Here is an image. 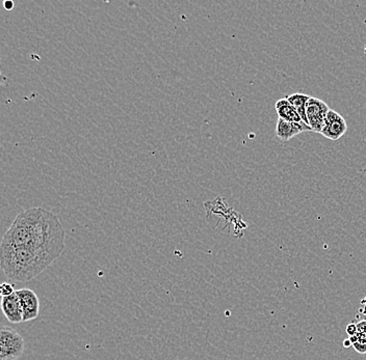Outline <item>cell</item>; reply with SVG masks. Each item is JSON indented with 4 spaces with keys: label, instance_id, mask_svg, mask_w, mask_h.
<instances>
[{
    "label": "cell",
    "instance_id": "277c9868",
    "mask_svg": "<svg viewBox=\"0 0 366 360\" xmlns=\"http://www.w3.org/2000/svg\"><path fill=\"white\" fill-rule=\"evenodd\" d=\"M329 106L318 98L310 97L306 106V116H307L308 125L314 132L322 133L325 126Z\"/></svg>",
    "mask_w": 366,
    "mask_h": 360
},
{
    "label": "cell",
    "instance_id": "8fae6325",
    "mask_svg": "<svg viewBox=\"0 0 366 360\" xmlns=\"http://www.w3.org/2000/svg\"><path fill=\"white\" fill-rule=\"evenodd\" d=\"M349 341H352L354 350L357 353L366 354V335L363 332L358 331L355 335L349 337Z\"/></svg>",
    "mask_w": 366,
    "mask_h": 360
},
{
    "label": "cell",
    "instance_id": "7a4b0ae2",
    "mask_svg": "<svg viewBox=\"0 0 366 360\" xmlns=\"http://www.w3.org/2000/svg\"><path fill=\"white\" fill-rule=\"evenodd\" d=\"M57 260L52 253L32 247L1 249L0 266L11 282H26L42 273Z\"/></svg>",
    "mask_w": 366,
    "mask_h": 360
},
{
    "label": "cell",
    "instance_id": "8992f818",
    "mask_svg": "<svg viewBox=\"0 0 366 360\" xmlns=\"http://www.w3.org/2000/svg\"><path fill=\"white\" fill-rule=\"evenodd\" d=\"M19 298L20 306L23 313V322L34 320L40 313V300L38 295L30 289H20L16 291Z\"/></svg>",
    "mask_w": 366,
    "mask_h": 360
},
{
    "label": "cell",
    "instance_id": "5b68a950",
    "mask_svg": "<svg viewBox=\"0 0 366 360\" xmlns=\"http://www.w3.org/2000/svg\"><path fill=\"white\" fill-rule=\"evenodd\" d=\"M347 124L345 118L335 110H329L325 120V126L321 134L330 140L337 141L347 133Z\"/></svg>",
    "mask_w": 366,
    "mask_h": 360
},
{
    "label": "cell",
    "instance_id": "7c38bea8",
    "mask_svg": "<svg viewBox=\"0 0 366 360\" xmlns=\"http://www.w3.org/2000/svg\"><path fill=\"white\" fill-rule=\"evenodd\" d=\"M15 292L14 286H12L10 282H3V284H1V286H0V293H1L3 297H7V296L12 295V294L15 293Z\"/></svg>",
    "mask_w": 366,
    "mask_h": 360
},
{
    "label": "cell",
    "instance_id": "9a60e30c",
    "mask_svg": "<svg viewBox=\"0 0 366 360\" xmlns=\"http://www.w3.org/2000/svg\"><path fill=\"white\" fill-rule=\"evenodd\" d=\"M343 347L345 348L353 347V345H352V341H349V339H345V341H343Z\"/></svg>",
    "mask_w": 366,
    "mask_h": 360
},
{
    "label": "cell",
    "instance_id": "5bb4252c",
    "mask_svg": "<svg viewBox=\"0 0 366 360\" xmlns=\"http://www.w3.org/2000/svg\"><path fill=\"white\" fill-rule=\"evenodd\" d=\"M357 328L359 332H363L366 335V320H362L358 322Z\"/></svg>",
    "mask_w": 366,
    "mask_h": 360
},
{
    "label": "cell",
    "instance_id": "52a82bcc",
    "mask_svg": "<svg viewBox=\"0 0 366 360\" xmlns=\"http://www.w3.org/2000/svg\"><path fill=\"white\" fill-rule=\"evenodd\" d=\"M1 308L9 322L15 323V324L23 322V313H22L19 298L16 292L7 297H3Z\"/></svg>",
    "mask_w": 366,
    "mask_h": 360
},
{
    "label": "cell",
    "instance_id": "30bf717a",
    "mask_svg": "<svg viewBox=\"0 0 366 360\" xmlns=\"http://www.w3.org/2000/svg\"><path fill=\"white\" fill-rule=\"evenodd\" d=\"M286 99L288 100L290 104L294 106V109L298 112V116L302 118L305 124L308 125L307 116H306V106H307L308 100L310 99L309 95H305V94L296 93L292 95L287 96ZM309 126V125H308Z\"/></svg>",
    "mask_w": 366,
    "mask_h": 360
},
{
    "label": "cell",
    "instance_id": "6da1fadb",
    "mask_svg": "<svg viewBox=\"0 0 366 360\" xmlns=\"http://www.w3.org/2000/svg\"><path fill=\"white\" fill-rule=\"evenodd\" d=\"M65 234L57 215L43 208H30L18 215L3 237L1 249L32 247L59 259L64 251Z\"/></svg>",
    "mask_w": 366,
    "mask_h": 360
},
{
    "label": "cell",
    "instance_id": "ba28073f",
    "mask_svg": "<svg viewBox=\"0 0 366 360\" xmlns=\"http://www.w3.org/2000/svg\"><path fill=\"white\" fill-rule=\"evenodd\" d=\"M312 131L308 125L298 124V123L286 122V120L278 118L277 126H276V136L281 139L282 141H286L292 139V137L301 134L303 132Z\"/></svg>",
    "mask_w": 366,
    "mask_h": 360
},
{
    "label": "cell",
    "instance_id": "2e32d148",
    "mask_svg": "<svg viewBox=\"0 0 366 360\" xmlns=\"http://www.w3.org/2000/svg\"><path fill=\"white\" fill-rule=\"evenodd\" d=\"M5 7L7 10H12V8H13V3H12V1H6Z\"/></svg>",
    "mask_w": 366,
    "mask_h": 360
},
{
    "label": "cell",
    "instance_id": "3957f363",
    "mask_svg": "<svg viewBox=\"0 0 366 360\" xmlns=\"http://www.w3.org/2000/svg\"><path fill=\"white\" fill-rule=\"evenodd\" d=\"M26 350V341L11 327L0 330V360H17Z\"/></svg>",
    "mask_w": 366,
    "mask_h": 360
},
{
    "label": "cell",
    "instance_id": "4fadbf2b",
    "mask_svg": "<svg viewBox=\"0 0 366 360\" xmlns=\"http://www.w3.org/2000/svg\"><path fill=\"white\" fill-rule=\"evenodd\" d=\"M357 332V324H355V323H349L347 327V335H349V337H353V335H355Z\"/></svg>",
    "mask_w": 366,
    "mask_h": 360
},
{
    "label": "cell",
    "instance_id": "9c48e42d",
    "mask_svg": "<svg viewBox=\"0 0 366 360\" xmlns=\"http://www.w3.org/2000/svg\"><path fill=\"white\" fill-rule=\"evenodd\" d=\"M276 112L278 114V118L286 120V122L298 123V124H305L301 116H298L294 106L288 102L286 98L277 100L275 104ZM307 125V124H306Z\"/></svg>",
    "mask_w": 366,
    "mask_h": 360
}]
</instances>
